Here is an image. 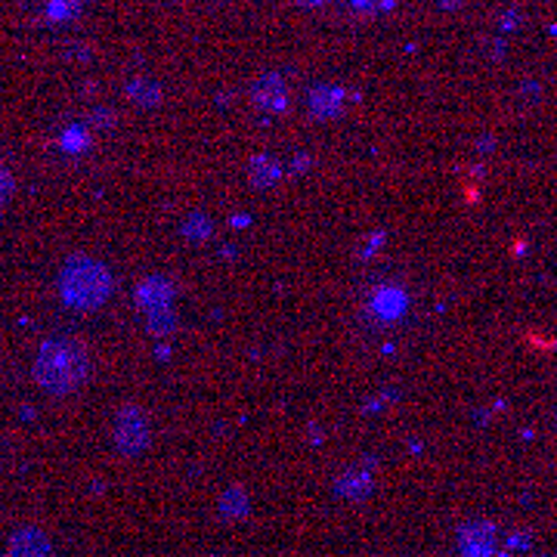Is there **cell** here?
Masks as SVG:
<instances>
[{"label":"cell","instance_id":"6da1fadb","mask_svg":"<svg viewBox=\"0 0 557 557\" xmlns=\"http://www.w3.org/2000/svg\"><path fill=\"white\" fill-rule=\"evenodd\" d=\"M87 379V354L75 338L44 341L35 359V381L50 394H72Z\"/></svg>","mask_w":557,"mask_h":557},{"label":"cell","instance_id":"7a4b0ae2","mask_svg":"<svg viewBox=\"0 0 557 557\" xmlns=\"http://www.w3.org/2000/svg\"><path fill=\"white\" fill-rule=\"evenodd\" d=\"M60 292L62 300L72 307H97L106 298V273L97 263H69L62 270Z\"/></svg>","mask_w":557,"mask_h":557},{"label":"cell","instance_id":"3957f363","mask_svg":"<svg viewBox=\"0 0 557 557\" xmlns=\"http://www.w3.org/2000/svg\"><path fill=\"white\" fill-rule=\"evenodd\" d=\"M10 193H13V177H10V171L0 164V205L10 199Z\"/></svg>","mask_w":557,"mask_h":557}]
</instances>
